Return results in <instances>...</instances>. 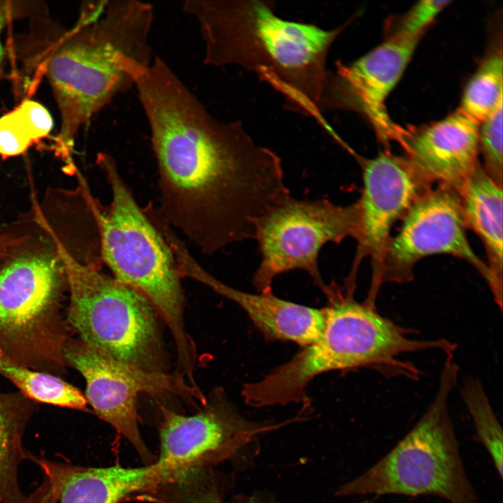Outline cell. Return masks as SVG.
Instances as JSON below:
<instances>
[{
    "label": "cell",
    "mask_w": 503,
    "mask_h": 503,
    "mask_svg": "<svg viewBox=\"0 0 503 503\" xmlns=\"http://www.w3.org/2000/svg\"><path fill=\"white\" fill-rule=\"evenodd\" d=\"M458 367L446 358L435 397L421 418L384 457L337 490L341 497L430 495L479 503L467 474L449 409Z\"/></svg>",
    "instance_id": "cell-6"
},
{
    "label": "cell",
    "mask_w": 503,
    "mask_h": 503,
    "mask_svg": "<svg viewBox=\"0 0 503 503\" xmlns=\"http://www.w3.org/2000/svg\"><path fill=\"white\" fill-rule=\"evenodd\" d=\"M57 248L70 293L67 323L79 339L140 369L166 372L158 314L147 298Z\"/></svg>",
    "instance_id": "cell-7"
},
{
    "label": "cell",
    "mask_w": 503,
    "mask_h": 503,
    "mask_svg": "<svg viewBox=\"0 0 503 503\" xmlns=\"http://www.w3.org/2000/svg\"><path fill=\"white\" fill-rule=\"evenodd\" d=\"M360 210L356 201L340 205L327 198L298 199L291 195L257 219L254 238L261 255L252 277L258 293L272 291L279 275L299 270L307 273L323 292L326 287L319 266L321 249L347 238L357 240Z\"/></svg>",
    "instance_id": "cell-9"
},
{
    "label": "cell",
    "mask_w": 503,
    "mask_h": 503,
    "mask_svg": "<svg viewBox=\"0 0 503 503\" xmlns=\"http://www.w3.org/2000/svg\"><path fill=\"white\" fill-rule=\"evenodd\" d=\"M196 503H224L217 494L210 492L198 498ZM238 503H263L256 499L249 498Z\"/></svg>",
    "instance_id": "cell-27"
},
{
    "label": "cell",
    "mask_w": 503,
    "mask_h": 503,
    "mask_svg": "<svg viewBox=\"0 0 503 503\" xmlns=\"http://www.w3.org/2000/svg\"><path fill=\"white\" fill-rule=\"evenodd\" d=\"M463 402L472 418L478 442L489 454L497 475L503 473V435L501 425L494 412L481 382L468 378L461 388Z\"/></svg>",
    "instance_id": "cell-23"
},
{
    "label": "cell",
    "mask_w": 503,
    "mask_h": 503,
    "mask_svg": "<svg viewBox=\"0 0 503 503\" xmlns=\"http://www.w3.org/2000/svg\"><path fill=\"white\" fill-rule=\"evenodd\" d=\"M502 48L491 50L470 78L458 108L480 124L503 103Z\"/></svg>",
    "instance_id": "cell-22"
},
{
    "label": "cell",
    "mask_w": 503,
    "mask_h": 503,
    "mask_svg": "<svg viewBox=\"0 0 503 503\" xmlns=\"http://www.w3.org/2000/svg\"><path fill=\"white\" fill-rule=\"evenodd\" d=\"M456 191L467 227L481 240L486 264L502 298V187L490 177L480 163Z\"/></svg>",
    "instance_id": "cell-18"
},
{
    "label": "cell",
    "mask_w": 503,
    "mask_h": 503,
    "mask_svg": "<svg viewBox=\"0 0 503 503\" xmlns=\"http://www.w3.org/2000/svg\"><path fill=\"white\" fill-rule=\"evenodd\" d=\"M369 503V502H368Z\"/></svg>",
    "instance_id": "cell-28"
},
{
    "label": "cell",
    "mask_w": 503,
    "mask_h": 503,
    "mask_svg": "<svg viewBox=\"0 0 503 503\" xmlns=\"http://www.w3.org/2000/svg\"><path fill=\"white\" fill-rule=\"evenodd\" d=\"M53 125L48 109L26 98L0 117V156L7 158L24 154L34 143L47 137Z\"/></svg>",
    "instance_id": "cell-20"
},
{
    "label": "cell",
    "mask_w": 503,
    "mask_h": 503,
    "mask_svg": "<svg viewBox=\"0 0 503 503\" xmlns=\"http://www.w3.org/2000/svg\"><path fill=\"white\" fill-rule=\"evenodd\" d=\"M65 272L57 255L20 256L0 269V352L28 368L61 367L68 340L61 314Z\"/></svg>",
    "instance_id": "cell-8"
},
{
    "label": "cell",
    "mask_w": 503,
    "mask_h": 503,
    "mask_svg": "<svg viewBox=\"0 0 503 503\" xmlns=\"http://www.w3.org/2000/svg\"><path fill=\"white\" fill-rule=\"evenodd\" d=\"M154 8L138 0L85 3L69 28L48 12L30 18L29 32L9 39L10 59L20 67L27 93L45 76L59 115L57 147L68 156L75 138L116 96L133 87L124 63L150 64ZM25 90V92H26Z\"/></svg>",
    "instance_id": "cell-2"
},
{
    "label": "cell",
    "mask_w": 503,
    "mask_h": 503,
    "mask_svg": "<svg viewBox=\"0 0 503 503\" xmlns=\"http://www.w3.org/2000/svg\"><path fill=\"white\" fill-rule=\"evenodd\" d=\"M132 78L150 127L161 215L206 254L254 240L257 219L291 195L279 156L240 122L214 117L162 58Z\"/></svg>",
    "instance_id": "cell-1"
},
{
    "label": "cell",
    "mask_w": 503,
    "mask_h": 503,
    "mask_svg": "<svg viewBox=\"0 0 503 503\" xmlns=\"http://www.w3.org/2000/svg\"><path fill=\"white\" fill-rule=\"evenodd\" d=\"M327 287L324 324L318 337L261 379L245 384L241 395L246 404L258 408L307 405L308 384L333 370L363 367L386 377L417 380L420 370L403 356L443 350L442 339L414 337L413 330L381 315L376 305L356 301L353 291L334 282Z\"/></svg>",
    "instance_id": "cell-4"
},
{
    "label": "cell",
    "mask_w": 503,
    "mask_h": 503,
    "mask_svg": "<svg viewBox=\"0 0 503 503\" xmlns=\"http://www.w3.org/2000/svg\"><path fill=\"white\" fill-rule=\"evenodd\" d=\"M96 163L111 192L106 211L98 214L101 261L115 277L140 293L168 326L175 342L177 369L196 367V345L184 323L182 277L161 230L141 208L112 156L100 152Z\"/></svg>",
    "instance_id": "cell-5"
},
{
    "label": "cell",
    "mask_w": 503,
    "mask_h": 503,
    "mask_svg": "<svg viewBox=\"0 0 503 503\" xmlns=\"http://www.w3.org/2000/svg\"><path fill=\"white\" fill-rule=\"evenodd\" d=\"M421 38H386L351 63H337L328 72L321 98V111L345 109L365 117L384 144L402 143L405 129L388 115L386 101L402 76Z\"/></svg>",
    "instance_id": "cell-13"
},
{
    "label": "cell",
    "mask_w": 503,
    "mask_h": 503,
    "mask_svg": "<svg viewBox=\"0 0 503 503\" xmlns=\"http://www.w3.org/2000/svg\"><path fill=\"white\" fill-rule=\"evenodd\" d=\"M479 124L457 110L418 129H405V156L432 184L457 190L479 161Z\"/></svg>",
    "instance_id": "cell-16"
},
{
    "label": "cell",
    "mask_w": 503,
    "mask_h": 503,
    "mask_svg": "<svg viewBox=\"0 0 503 503\" xmlns=\"http://www.w3.org/2000/svg\"><path fill=\"white\" fill-rule=\"evenodd\" d=\"M63 357L65 363L84 377L87 403L143 457H147L149 453L138 428L136 399L139 394H173L196 399L203 404L206 402L200 389L191 387L177 374L146 371L116 359L79 338L67 340Z\"/></svg>",
    "instance_id": "cell-10"
},
{
    "label": "cell",
    "mask_w": 503,
    "mask_h": 503,
    "mask_svg": "<svg viewBox=\"0 0 503 503\" xmlns=\"http://www.w3.org/2000/svg\"><path fill=\"white\" fill-rule=\"evenodd\" d=\"M200 412L184 416L161 407L160 453L156 461L179 479L191 469L230 455L263 430L239 414L224 391H213Z\"/></svg>",
    "instance_id": "cell-14"
},
{
    "label": "cell",
    "mask_w": 503,
    "mask_h": 503,
    "mask_svg": "<svg viewBox=\"0 0 503 503\" xmlns=\"http://www.w3.org/2000/svg\"><path fill=\"white\" fill-rule=\"evenodd\" d=\"M185 274L234 302L269 341L291 342L301 347L314 341L323 327V308L284 300L272 291L254 293L236 289L214 277L195 260Z\"/></svg>",
    "instance_id": "cell-17"
},
{
    "label": "cell",
    "mask_w": 503,
    "mask_h": 503,
    "mask_svg": "<svg viewBox=\"0 0 503 503\" xmlns=\"http://www.w3.org/2000/svg\"><path fill=\"white\" fill-rule=\"evenodd\" d=\"M45 481L32 495L36 503H119L128 496L179 480L156 462L140 467H86L32 458Z\"/></svg>",
    "instance_id": "cell-15"
},
{
    "label": "cell",
    "mask_w": 503,
    "mask_h": 503,
    "mask_svg": "<svg viewBox=\"0 0 503 503\" xmlns=\"http://www.w3.org/2000/svg\"><path fill=\"white\" fill-rule=\"evenodd\" d=\"M31 409L24 398L0 394V503H30L18 483L25 458L22 437Z\"/></svg>",
    "instance_id": "cell-19"
},
{
    "label": "cell",
    "mask_w": 503,
    "mask_h": 503,
    "mask_svg": "<svg viewBox=\"0 0 503 503\" xmlns=\"http://www.w3.org/2000/svg\"><path fill=\"white\" fill-rule=\"evenodd\" d=\"M46 9L40 1H0V84L6 78V66L9 59L6 45L1 39L4 29L15 20L31 18Z\"/></svg>",
    "instance_id": "cell-26"
},
{
    "label": "cell",
    "mask_w": 503,
    "mask_h": 503,
    "mask_svg": "<svg viewBox=\"0 0 503 503\" xmlns=\"http://www.w3.org/2000/svg\"><path fill=\"white\" fill-rule=\"evenodd\" d=\"M503 103L479 126V150L483 158L485 172L497 184H503L502 160Z\"/></svg>",
    "instance_id": "cell-24"
},
{
    "label": "cell",
    "mask_w": 503,
    "mask_h": 503,
    "mask_svg": "<svg viewBox=\"0 0 503 503\" xmlns=\"http://www.w3.org/2000/svg\"><path fill=\"white\" fill-rule=\"evenodd\" d=\"M398 233L391 236L382 264L381 283L402 284L414 277L416 264L435 254L466 261L488 284L499 308V296L490 271L472 249L458 191L444 184L432 187L410 207Z\"/></svg>",
    "instance_id": "cell-11"
},
{
    "label": "cell",
    "mask_w": 503,
    "mask_h": 503,
    "mask_svg": "<svg viewBox=\"0 0 503 503\" xmlns=\"http://www.w3.org/2000/svg\"><path fill=\"white\" fill-rule=\"evenodd\" d=\"M353 156L362 170L363 188L358 200L360 223L355 258L345 284L356 286L360 264L370 257L372 277L366 299L376 302L382 286L383 259L391 237V228L434 184L405 156L384 151L369 159L357 154Z\"/></svg>",
    "instance_id": "cell-12"
},
{
    "label": "cell",
    "mask_w": 503,
    "mask_h": 503,
    "mask_svg": "<svg viewBox=\"0 0 503 503\" xmlns=\"http://www.w3.org/2000/svg\"><path fill=\"white\" fill-rule=\"evenodd\" d=\"M449 3L450 1L443 0L418 1L389 22L386 38H421L425 29Z\"/></svg>",
    "instance_id": "cell-25"
},
{
    "label": "cell",
    "mask_w": 503,
    "mask_h": 503,
    "mask_svg": "<svg viewBox=\"0 0 503 503\" xmlns=\"http://www.w3.org/2000/svg\"><path fill=\"white\" fill-rule=\"evenodd\" d=\"M0 374L34 401L77 409H85L87 404L85 395L74 386L51 374L17 364L1 352Z\"/></svg>",
    "instance_id": "cell-21"
},
{
    "label": "cell",
    "mask_w": 503,
    "mask_h": 503,
    "mask_svg": "<svg viewBox=\"0 0 503 503\" xmlns=\"http://www.w3.org/2000/svg\"><path fill=\"white\" fill-rule=\"evenodd\" d=\"M182 10L198 25L205 65L253 72L291 109L327 126L321 109L326 59L347 23L326 30L284 20L268 1L188 0Z\"/></svg>",
    "instance_id": "cell-3"
}]
</instances>
